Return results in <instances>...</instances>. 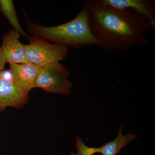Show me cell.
I'll return each mask as SVG.
<instances>
[{"instance_id": "cell-1", "label": "cell", "mask_w": 155, "mask_h": 155, "mask_svg": "<svg viewBox=\"0 0 155 155\" xmlns=\"http://www.w3.org/2000/svg\"><path fill=\"white\" fill-rule=\"evenodd\" d=\"M84 5L88 10L92 32L106 53L125 51L148 44L146 32L154 29L149 20L138 12L114 8L101 0H87Z\"/></svg>"}, {"instance_id": "cell-2", "label": "cell", "mask_w": 155, "mask_h": 155, "mask_svg": "<svg viewBox=\"0 0 155 155\" xmlns=\"http://www.w3.org/2000/svg\"><path fill=\"white\" fill-rule=\"evenodd\" d=\"M23 13L27 29L33 36L67 48L101 46L99 41L91 29L89 11L84 5L74 19L55 26L35 24L29 20L23 11Z\"/></svg>"}, {"instance_id": "cell-3", "label": "cell", "mask_w": 155, "mask_h": 155, "mask_svg": "<svg viewBox=\"0 0 155 155\" xmlns=\"http://www.w3.org/2000/svg\"><path fill=\"white\" fill-rule=\"evenodd\" d=\"M70 72L60 62H55L41 67L34 88L47 92L67 95L71 92L72 83L69 80Z\"/></svg>"}, {"instance_id": "cell-4", "label": "cell", "mask_w": 155, "mask_h": 155, "mask_svg": "<svg viewBox=\"0 0 155 155\" xmlns=\"http://www.w3.org/2000/svg\"><path fill=\"white\" fill-rule=\"evenodd\" d=\"M30 43L26 45V58L31 64L39 67L60 62L67 57L68 48L61 45L50 43L44 39L32 36Z\"/></svg>"}, {"instance_id": "cell-5", "label": "cell", "mask_w": 155, "mask_h": 155, "mask_svg": "<svg viewBox=\"0 0 155 155\" xmlns=\"http://www.w3.org/2000/svg\"><path fill=\"white\" fill-rule=\"evenodd\" d=\"M28 101V95L20 88L10 69L0 72V113L8 107L21 109Z\"/></svg>"}, {"instance_id": "cell-6", "label": "cell", "mask_w": 155, "mask_h": 155, "mask_svg": "<svg viewBox=\"0 0 155 155\" xmlns=\"http://www.w3.org/2000/svg\"><path fill=\"white\" fill-rule=\"evenodd\" d=\"M21 35L14 29H10L2 37V47L7 63L9 64L30 63L26 58V45L19 41Z\"/></svg>"}, {"instance_id": "cell-7", "label": "cell", "mask_w": 155, "mask_h": 155, "mask_svg": "<svg viewBox=\"0 0 155 155\" xmlns=\"http://www.w3.org/2000/svg\"><path fill=\"white\" fill-rule=\"evenodd\" d=\"M106 5L119 9H131L142 14L149 20L155 29V6L150 0H101Z\"/></svg>"}, {"instance_id": "cell-8", "label": "cell", "mask_w": 155, "mask_h": 155, "mask_svg": "<svg viewBox=\"0 0 155 155\" xmlns=\"http://www.w3.org/2000/svg\"><path fill=\"white\" fill-rule=\"evenodd\" d=\"M9 65L15 81L23 92L28 95L34 88L40 67L31 63Z\"/></svg>"}, {"instance_id": "cell-9", "label": "cell", "mask_w": 155, "mask_h": 155, "mask_svg": "<svg viewBox=\"0 0 155 155\" xmlns=\"http://www.w3.org/2000/svg\"><path fill=\"white\" fill-rule=\"evenodd\" d=\"M124 123H122L117 132V136L114 140L106 143L99 147L100 153L102 155H116L120 153V150L127 145L130 141L137 138L134 134L122 135V129Z\"/></svg>"}, {"instance_id": "cell-10", "label": "cell", "mask_w": 155, "mask_h": 155, "mask_svg": "<svg viewBox=\"0 0 155 155\" xmlns=\"http://www.w3.org/2000/svg\"><path fill=\"white\" fill-rule=\"evenodd\" d=\"M0 11L8 21L14 30L20 34L21 36L29 38L20 25L12 0H0Z\"/></svg>"}, {"instance_id": "cell-11", "label": "cell", "mask_w": 155, "mask_h": 155, "mask_svg": "<svg viewBox=\"0 0 155 155\" xmlns=\"http://www.w3.org/2000/svg\"><path fill=\"white\" fill-rule=\"evenodd\" d=\"M76 142L75 144L78 152H71V155H94L96 153H100L99 147H91L87 146L84 143L82 139L76 137Z\"/></svg>"}, {"instance_id": "cell-12", "label": "cell", "mask_w": 155, "mask_h": 155, "mask_svg": "<svg viewBox=\"0 0 155 155\" xmlns=\"http://www.w3.org/2000/svg\"><path fill=\"white\" fill-rule=\"evenodd\" d=\"M7 63L2 47H0V72L5 69V65Z\"/></svg>"}]
</instances>
